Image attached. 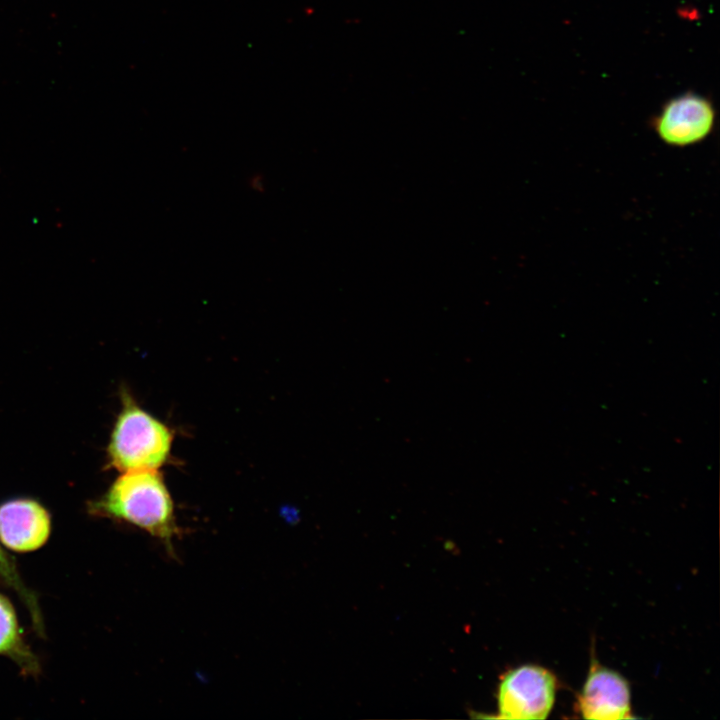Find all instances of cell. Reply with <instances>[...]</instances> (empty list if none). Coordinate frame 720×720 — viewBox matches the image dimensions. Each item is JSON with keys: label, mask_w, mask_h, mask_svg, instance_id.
<instances>
[{"label": "cell", "mask_w": 720, "mask_h": 720, "mask_svg": "<svg viewBox=\"0 0 720 720\" xmlns=\"http://www.w3.org/2000/svg\"><path fill=\"white\" fill-rule=\"evenodd\" d=\"M87 511L145 531L171 554L181 536L173 498L158 470L121 472L104 494L88 502Z\"/></svg>", "instance_id": "obj_1"}, {"label": "cell", "mask_w": 720, "mask_h": 720, "mask_svg": "<svg viewBox=\"0 0 720 720\" xmlns=\"http://www.w3.org/2000/svg\"><path fill=\"white\" fill-rule=\"evenodd\" d=\"M576 710L585 719L622 720L633 718L627 680L618 672L592 660Z\"/></svg>", "instance_id": "obj_5"}, {"label": "cell", "mask_w": 720, "mask_h": 720, "mask_svg": "<svg viewBox=\"0 0 720 720\" xmlns=\"http://www.w3.org/2000/svg\"><path fill=\"white\" fill-rule=\"evenodd\" d=\"M0 583L13 590L30 614L34 631L44 635V623L35 593L22 580L14 559L2 548L0 541Z\"/></svg>", "instance_id": "obj_8"}, {"label": "cell", "mask_w": 720, "mask_h": 720, "mask_svg": "<svg viewBox=\"0 0 720 720\" xmlns=\"http://www.w3.org/2000/svg\"><path fill=\"white\" fill-rule=\"evenodd\" d=\"M557 679L548 669L526 664L509 670L497 690V717L504 719H544L552 710Z\"/></svg>", "instance_id": "obj_3"}, {"label": "cell", "mask_w": 720, "mask_h": 720, "mask_svg": "<svg viewBox=\"0 0 720 720\" xmlns=\"http://www.w3.org/2000/svg\"><path fill=\"white\" fill-rule=\"evenodd\" d=\"M121 409L106 448L107 465L119 472L159 470L171 458L173 430L120 391Z\"/></svg>", "instance_id": "obj_2"}, {"label": "cell", "mask_w": 720, "mask_h": 720, "mask_svg": "<svg viewBox=\"0 0 720 720\" xmlns=\"http://www.w3.org/2000/svg\"><path fill=\"white\" fill-rule=\"evenodd\" d=\"M715 124L713 103L694 92L669 99L651 120V128L660 141L676 148L703 142L712 134Z\"/></svg>", "instance_id": "obj_4"}, {"label": "cell", "mask_w": 720, "mask_h": 720, "mask_svg": "<svg viewBox=\"0 0 720 720\" xmlns=\"http://www.w3.org/2000/svg\"><path fill=\"white\" fill-rule=\"evenodd\" d=\"M0 656L14 662L24 676L36 677L41 671L40 661L24 637L14 606L1 592Z\"/></svg>", "instance_id": "obj_7"}, {"label": "cell", "mask_w": 720, "mask_h": 720, "mask_svg": "<svg viewBox=\"0 0 720 720\" xmlns=\"http://www.w3.org/2000/svg\"><path fill=\"white\" fill-rule=\"evenodd\" d=\"M51 534V516L38 501L16 498L0 505V541L11 551L40 549Z\"/></svg>", "instance_id": "obj_6"}]
</instances>
